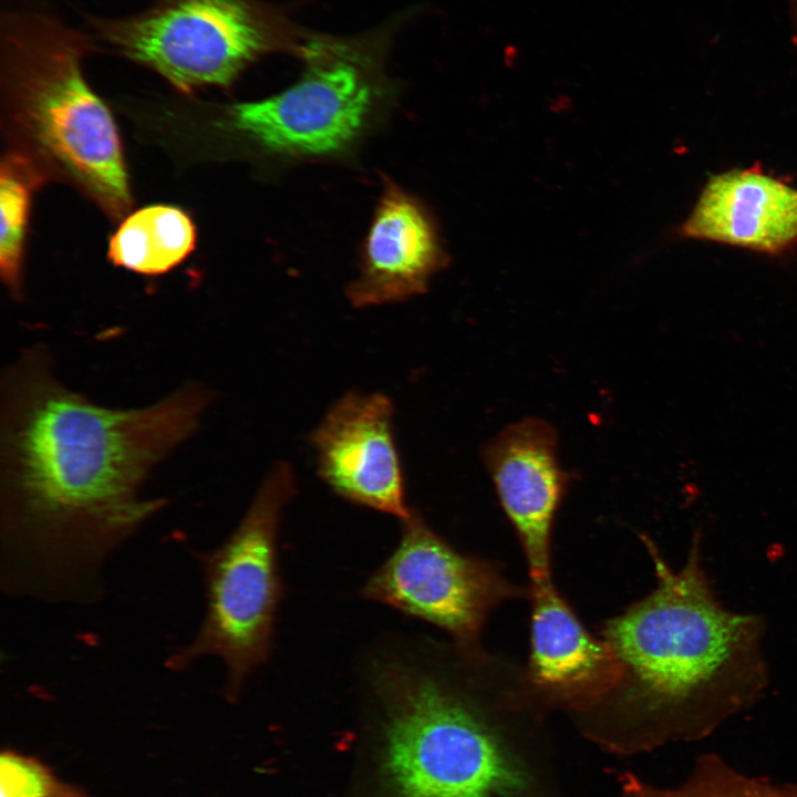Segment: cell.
Instances as JSON below:
<instances>
[{"instance_id": "2e32d148", "label": "cell", "mask_w": 797, "mask_h": 797, "mask_svg": "<svg viewBox=\"0 0 797 797\" xmlns=\"http://www.w3.org/2000/svg\"><path fill=\"white\" fill-rule=\"evenodd\" d=\"M37 177L30 164L20 156L2 161L0 175V270L11 291L20 288L21 259L31 193Z\"/></svg>"}, {"instance_id": "9a60e30c", "label": "cell", "mask_w": 797, "mask_h": 797, "mask_svg": "<svg viewBox=\"0 0 797 797\" xmlns=\"http://www.w3.org/2000/svg\"><path fill=\"white\" fill-rule=\"evenodd\" d=\"M624 797H797V784L752 776L717 753H702L674 786L652 784L631 772L617 775Z\"/></svg>"}, {"instance_id": "30bf717a", "label": "cell", "mask_w": 797, "mask_h": 797, "mask_svg": "<svg viewBox=\"0 0 797 797\" xmlns=\"http://www.w3.org/2000/svg\"><path fill=\"white\" fill-rule=\"evenodd\" d=\"M482 456L530 582L551 581L553 525L571 480L558 458L555 428L540 418H524L493 437Z\"/></svg>"}, {"instance_id": "6da1fadb", "label": "cell", "mask_w": 797, "mask_h": 797, "mask_svg": "<svg viewBox=\"0 0 797 797\" xmlns=\"http://www.w3.org/2000/svg\"><path fill=\"white\" fill-rule=\"evenodd\" d=\"M211 392L188 382L139 408H110L68 387L44 346L0 383L1 586L54 602L96 598L106 559L166 506L151 472L198 428Z\"/></svg>"}, {"instance_id": "277c9868", "label": "cell", "mask_w": 797, "mask_h": 797, "mask_svg": "<svg viewBox=\"0 0 797 797\" xmlns=\"http://www.w3.org/2000/svg\"><path fill=\"white\" fill-rule=\"evenodd\" d=\"M296 487L291 465L276 463L234 531L201 555L204 618L195 635L167 656L169 670L217 658L226 669V692L234 694L268 660L283 597L278 536Z\"/></svg>"}, {"instance_id": "8fae6325", "label": "cell", "mask_w": 797, "mask_h": 797, "mask_svg": "<svg viewBox=\"0 0 797 797\" xmlns=\"http://www.w3.org/2000/svg\"><path fill=\"white\" fill-rule=\"evenodd\" d=\"M529 654L524 664L532 693L549 712L573 717L619 682L620 663L609 643L582 624L553 580L529 582Z\"/></svg>"}, {"instance_id": "ac0fdd59", "label": "cell", "mask_w": 797, "mask_h": 797, "mask_svg": "<svg viewBox=\"0 0 797 797\" xmlns=\"http://www.w3.org/2000/svg\"><path fill=\"white\" fill-rule=\"evenodd\" d=\"M788 7H789V13L793 22V28L795 31V37L797 38V0H788Z\"/></svg>"}, {"instance_id": "5b68a950", "label": "cell", "mask_w": 797, "mask_h": 797, "mask_svg": "<svg viewBox=\"0 0 797 797\" xmlns=\"http://www.w3.org/2000/svg\"><path fill=\"white\" fill-rule=\"evenodd\" d=\"M302 58L292 85L231 105L226 126L275 165L350 159L385 121L391 89L350 44L313 39Z\"/></svg>"}, {"instance_id": "7c38bea8", "label": "cell", "mask_w": 797, "mask_h": 797, "mask_svg": "<svg viewBox=\"0 0 797 797\" xmlns=\"http://www.w3.org/2000/svg\"><path fill=\"white\" fill-rule=\"evenodd\" d=\"M448 263L434 215L392 178L382 190L364 237L356 277L345 294L365 308L405 301L427 291L434 275Z\"/></svg>"}, {"instance_id": "ba28073f", "label": "cell", "mask_w": 797, "mask_h": 797, "mask_svg": "<svg viewBox=\"0 0 797 797\" xmlns=\"http://www.w3.org/2000/svg\"><path fill=\"white\" fill-rule=\"evenodd\" d=\"M102 29L126 56L184 91L230 84L267 46L262 27L242 0H175Z\"/></svg>"}, {"instance_id": "4fadbf2b", "label": "cell", "mask_w": 797, "mask_h": 797, "mask_svg": "<svg viewBox=\"0 0 797 797\" xmlns=\"http://www.w3.org/2000/svg\"><path fill=\"white\" fill-rule=\"evenodd\" d=\"M680 230L685 238L779 253L797 241V188L755 169L714 175Z\"/></svg>"}, {"instance_id": "5bb4252c", "label": "cell", "mask_w": 797, "mask_h": 797, "mask_svg": "<svg viewBox=\"0 0 797 797\" xmlns=\"http://www.w3.org/2000/svg\"><path fill=\"white\" fill-rule=\"evenodd\" d=\"M195 226L175 206L154 205L130 215L110 241L115 266L143 275H161L182 262L194 249Z\"/></svg>"}, {"instance_id": "52a82bcc", "label": "cell", "mask_w": 797, "mask_h": 797, "mask_svg": "<svg viewBox=\"0 0 797 797\" xmlns=\"http://www.w3.org/2000/svg\"><path fill=\"white\" fill-rule=\"evenodd\" d=\"M362 596L472 648L482 645L490 614L507 601L528 599L529 588L514 582L497 562L458 551L413 510L402 521L397 547L365 582Z\"/></svg>"}, {"instance_id": "8992f818", "label": "cell", "mask_w": 797, "mask_h": 797, "mask_svg": "<svg viewBox=\"0 0 797 797\" xmlns=\"http://www.w3.org/2000/svg\"><path fill=\"white\" fill-rule=\"evenodd\" d=\"M19 92L38 143L107 210L131 203L122 147L106 105L91 90L70 37L53 30L14 34Z\"/></svg>"}, {"instance_id": "7a4b0ae2", "label": "cell", "mask_w": 797, "mask_h": 797, "mask_svg": "<svg viewBox=\"0 0 797 797\" xmlns=\"http://www.w3.org/2000/svg\"><path fill=\"white\" fill-rule=\"evenodd\" d=\"M642 542L655 586L599 632L617 655L620 680L571 717L584 738L619 756L704 739L755 705L768 685L765 622L717 599L700 537L677 570L650 538Z\"/></svg>"}, {"instance_id": "e0dca14e", "label": "cell", "mask_w": 797, "mask_h": 797, "mask_svg": "<svg viewBox=\"0 0 797 797\" xmlns=\"http://www.w3.org/2000/svg\"><path fill=\"white\" fill-rule=\"evenodd\" d=\"M1 797H86L72 785L59 780L39 760L14 752L0 758Z\"/></svg>"}, {"instance_id": "3957f363", "label": "cell", "mask_w": 797, "mask_h": 797, "mask_svg": "<svg viewBox=\"0 0 797 797\" xmlns=\"http://www.w3.org/2000/svg\"><path fill=\"white\" fill-rule=\"evenodd\" d=\"M389 702L386 765L400 797H567L549 712L524 664L483 645L431 643L373 663Z\"/></svg>"}, {"instance_id": "9c48e42d", "label": "cell", "mask_w": 797, "mask_h": 797, "mask_svg": "<svg viewBox=\"0 0 797 797\" xmlns=\"http://www.w3.org/2000/svg\"><path fill=\"white\" fill-rule=\"evenodd\" d=\"M393 416L386 395L349 392L330 406L311 443L318 474L334 494L403 521L413 510L405 499Z\"/></svg>"}]
</instances>
